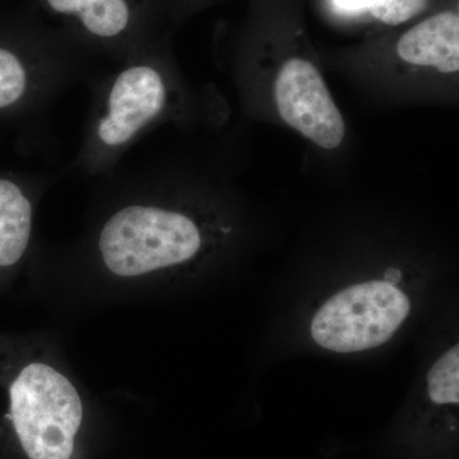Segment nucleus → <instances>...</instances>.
<instances>
[{"label": "nucleus", "instance_id": "obj_13", "mask_svg": "<svg viewBox=\"0 0 459 459\" xmlns=\"http://www.w3.org/2000/svg\"><path fill=\"white\" fill-rule=\"evenodd\" d=\"M401 276L402 273L400 271L394 270V268H391V270L385 272V281H386V282L392 283V285H397V283L401 281Z\"/></svg>", "mask_w": 459, "mask_h": 459}, {"label": "nucleus", "instance_id": "obj_3", "mask_svg": "<svg viewBox=\"0 0 459 459\" xmlns=\"http://www.w3.org/2000/svg\"><path fill=\"white\" fill-rule=\"evenodd\" d=\"M172 83L156 60L134 59L108 83L84 143L82 164L99 170L159 122L171 107Z\"/></svg>", "mask_w": 459, "mask_h": 459}, {"label": "nucleus", "instance_id": "obj_8", "mask_svg": "<svg viewBox=\"0 0 459 459\" xmlns=\"http://www.w3.org/2000/svg\"><path fill=\"white\" fill-rule=\"evenodd\" d=\"M56 16L80 27L84 35L102 44L129 38L137 22L132 0H44Z\"/></svg>", "mask_w": 459, "mask_h": 459}, {"label": "nucleus", "instance_id": "obj_10", "mask_svg": "<svg viewBox=\"0 0 459 459\" xmlns=\"http://www.w3.org/2000/svg\"><path fill=\"white\" fill-rule=\"evenodd\" d=\"M31 71L13 51L0 48V108L25 98L31 86Z\"/></svg>", "mask_w": 459, "mask_h": 459}, {"label": "nucleus", "instance_id": "obj_6", "mask_svg": "<svg viewBox=\"0 0 459 459\" xmlns=\"http://www.w3.org/2000/svg\"><path fill=\"white\" fill-rule=\"evenodd\" d=\"M395 56L412 72L448 77L458 74V12H439L411 27L398 39Z\"/></svg>", "mask_w": 459, "mask_h": 459}, {"label": "nucleus", "instance_id": "obj_4", "mask_svg": "<svg viewBox=\"0 0 459 459\" xmlns=\"http://www.w3.org/2000/svg\"><path fill=\"white\" fill-rule=\"evenodd\" d=\"M409 298L386 281L349 287L329 299L312 322V337L329 351L350 353L380 346L406 316Z\"/></svg>", "mask_w": 459, "mask_h": 459}, {"label": "nucleus", "instance_id": "obj_12", "mask_svg": "<svg viewBox=\"0 0 459 459\" xmlns=\"http://www.w3.org/2000/svg\"><path fill=\"white\" fill-rule=\"evenodd\" d=\"M333 7L341 14H359L371 7L373 0H332Z\"/></svg>", "mask_w": 459, "mask_h": 459}, {"label": "nucleus", "instance_id": "obj_5", "mask_svg": "<svg viewBox=\"0 0 459 459\" xmlns=\"http://www.w3.org/2000/svg\"><path fill=\"white\" fill-rule=\"evenodd\" d=\"M273 100L282 122L316 146L333 151L343 143V115L312 60L287 57L274 75Z\"/></svg>", "mask_w": 459, "mask_h": 459}, {"label": "nucleus", "instance_id": "obj_2", "mask_svg": "<svg viewBox=\"0 0 459 459\" xmlns=\"http://www.w3.org/2000/svg\"><path fill=\"white\" fill-rule=\"evenodd\" d=\"M93 404L56 332L0 331L3 455L77 458Z\"/></svg>", "mask_w": 459, "mask_h": 459}, {"label": "nucleus", "instance_id": "obj_1", "mask_svg": "<svg viewBox=\"0 0 459 459\" xmlns=\"http://www.w3.org/2000/svg\"><path fill=\"white\" fill-rule=\"evenodd\" d=\"M230 234L211 207L133 190L100 205L74 246L41 255L30 287L62 318L148 303L201 270Z\"/></svg>", "mask_w": 459, "mask_h": 459}, {"label": "nucleus", "instance_id": "obj_7", "mask_svg": "<svg viewBox=\"0 0 459 459\" xmlns=\"http://www.w3.org/2000/svg\"><path fill=\"white\" fill-rule=\"evenodd\" d=\"M36 207L32 192L0 179V296L13 286L31 252Z\"/></svg>", "mask_w": 459, "mask_h": 459}, {"label": "nucleus", "instance_id": "obj_11", "mask_svg": "<svg viewBox=\"0 0 459 459\" xmlns=\"http://www.w3.org/2000/svg\"><path fill=\"white\" fill-rule=\"evenodd\" d=\"M428 0H373L369 12L385 25L397 26L415 17Z\"/></svg>", "mask_w": 459, "mask_h": 459}, {"label": "nucleus", "instance_id": "obj_9", "mask_svg": "<svg viewBox=\"0 0 459 459\" xmlns=\"http://www.w3.org/2000/svg\"><path fill=\"white\" fill-rule=\"evenodd\" d=\"M459 349L452 347L444 353L428 374V391L431 401L437 404H458L459 402Z\"/></svg>", "mask_w": 459, "mask_h": 459}]
</instances>
